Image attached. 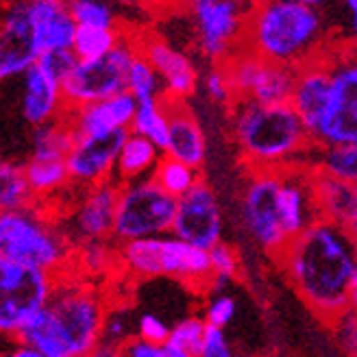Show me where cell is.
Returning a JSON list of instances; mask_svg holds the SVG:
<instances>
[{
  "label": "cell",
  "instance_id": "obj_13",
  "mask_svg": "<svg viewBox=\"0 0 357 357\" xmlns=\"http://www.w3.org/2000/svg\"><path fill=\"white\" fill-rule=\"evenodd\" d=\"M329 63L331 94L316 144H351L357 142V50L329 52Z\"/></svg>",
  "mask_w": 357,
  "mask_h": 357
},
{
  "label": "cell",
  "instance_id": "obj_39",
  "mask_svg": "<svg viewBox=\"0 0 357 357\" xmlns=\"http://www.w3.org/2000/svg\"><path fill=\"white\" fill-rule=\"evenodd\" d=\"M133 329H137V323H133L131 310L127 307L107 310L105 325H102V342L124 347L129 340H133Z\"/></svg>",
  "mask_w": 357,
  "mask_h": 357
},
{
  "label": "cell",
  "instance_id": "obj_46",
  "mask_svg": "<svg viewBox=\"0 0 357 357\" xmlns=\"http://www.w3.org/2000/svg\"><path fill=\"white\" fill-rule=\"evenodd\" d=\"M337 335H340V340L347 349V353L351 357H357V316L349 310L344 316H340L333 323Z\"/></svg>",
  "mask_w": 357,
  "mask_h": 357
},
{
  "label": "cell",
  "instance_id": "obj_51",
  "mask_svg": "<svg viewBox=\"0 0 357 357\" xmlns=\"http://www.w3.org/2000/svg\"><path fill=\"white\" fill-rule=\"evenodd\" d=\"M344 7L349 11V20H351V29H353V38L357 44V0H344Z\"/></svg>",
  "mask_w": 357,
  "mask_h": 357
},
{
  "label": "cell",
  "instance_id": "obj_26",
  "mask_svg": "<svg viewBox=\"0 0 357 357\" xmlns=\"http://www.w3.org/2000/svg\"><path fill=\"white\" fill-rule=\"evenodd\" d=\"M162 149H159L153 139L146 135H139L135 131H129L127 139H124L122 151L118 155V166L114 178L120 183L135 181V178L151 176L162 162Z\"/></svg>",
  "mask_w": 357,
  "mask_h": 357
},
{
  "label": "cell",
  "instance_id": "obj_23",
  "mask_svg": "<svg viewBox=\"0 0 357 357\" xmlns=\"http://www.w3.org/2000/svg\"><path fill=\"white\" fill-rule=\"evenodd\" d=\"M166 105H168L170 127H168V144L164 155H170L178 159V162L190 164L194 168H201L205 164L207 142L199 120L192 116L183 100H174L166 96Z\"/></svg>",
  "mask_w": 357,
  "mask_h": 357
},
{
  "label": "cell",
  "instance_id": "obj_32",
  "mask_svg": "<svg viewBox=\"0 0 357 357\" xmlns=\"http://www.w3.org/2000/svg\"><path fill=\"white\" fill-rule=\"evenodd\" d=\"M168 127H170V118H168L166 96L137 100V112H135V118L131 124V131H135L139 135H146L159 149L166 151Z\"/></svg>",
  "mask_w": 357,
  "mask_h": 357
},
{
  "label": "cell",
  "instance_id": "obj_24",
  "mask_svg": "<svg viewBox=\"0 0 357 357\" xmlns=\"http://www.w3.org/2000/svg\"><path fill=\"white\" fill-rule=\"evenodd\" d=\"M31 13L42 52L73 48L79 24L68 9V0H31Z\"/></svg>",
  "mask_w": 357,
  "mask_h": 357
},
{
  "label": "cell",
  "instance_id": "obj_4",
  "mask_svg": "<svg viewBox=\"0 0 357 357\" xmlns=\"http://www.w3.org/2000/svg\"><path fill=\"white\" fill-rule=\"evenodd\" d=\"M118 261L127 273L142 279L168 277L194 288H203L211 281V259L207 248L194 246L174 236L172 231L164 236L118 244Z\"/></svg>",
  "mask_w": 357,
  "mask_h": 357
},
{
  "label": "cell",
  "instance_id": "obj_12",
  "mask_svg": "<svg viewBox=\"0 0 357 357\" xmlns=\"http://www.w3.org/2000/svg\"><path fill=\"white\" fill-rule=\"evenodd\" d=\"M222 66L227 68L231 85H234L236 100L246 98L266 105L290 102L296 83L294 68L264 59L248 48L238 50Z\"/></svg>",
  "mask_w": 357,
  "mask_h": 357
},
{
  "label": "cell",
  "instance_id": "obj_17",
  "mask_svg": "<svg viewBox=\"0 0 357 357\" xmlns=\"http://www.w3.org/2000/svg\"><path fill=\"white\" fill-rule=\"evenodd\" d=\"M131 129H118L102 135H77L68 153L70 181L77 188H89L109 181L116 174L118 155Z\"/></svg>",
  "mask_w": 357,
  "mask_h": 357
},
{
  "label": "cell",
  "instance_id": "obj_28",
  "mask_svg": "<svg viewBox=\"0 0 357 357\" xmlns=\"http://www.w3.org/2000/svg\"><path fill=\"white\" fill-rule=\"evenodd\" d=\"M307 166L312 170L325 172L331 176L342 178V181L357 185V142L351 144H314Z\"/></svg>",
  "mask_w": 357,
  "mask_h": 357
},
{
  "label": "cell",
  "instance_id": "obj_27",
  "mask_svg": "<svg viewBox=\"0 0 357 357\" xmlns=\"http://www.w3.org/2000/svg\"><path fill=\"white\" fill-rule=\"evenodd\" d=\"M15 342L31 344L38 351H42L46 357H73V351H70L68 342L63 340V335L57 327V320L48 305L38 316H33L29 320L24 329L17 333Z\"/></svg>",
  "mask_w": 357,
  "mask_h": 357
},
{
  "label": "cell",
  "instance_id": "obj_29",
  "mask_svg": "<svg viewBox=\"0 0 357 357\" xmlns=\"http://www.w3.org/2000/svg\"><path fill=\"white\" fill-rule=\"evenodd\" d=\"M75 144V129L63 118L33 129L31 159H66Z\"/></svg>",
  "mask_w": 357,
  "mask_h": 357
},
{
  "label": "cell",
  "instance_id": "obj_49",
  "mask_svg": "<svg viewBox=\"0 0 357 357\" xmlns=\"http://www.w3.org/2000/svg\"><path fill=\"white\" fill-rule=\"evenodd\" d=\"M5 357H46L42 351H38L31 344H24V342H17V347L13 351H9Z\"/></svg>",
  "mask_w": 357,
  "mask_h": 357
},
{
  "label": "cell",
  "instance_id": "obj_25",
  "mask_svg": "<svg viewBox=\"0 0 357 357\" xmlns=\"http://www.w3.org/2000/svg\"><path fill=\"white\" fill-rule=\"evenodd\" d=\"M314 190L320 216L347 225L357 213V185L314 170Z\"/></svg>",
  "mask_w": 357,
  "mask_h": 357
},
{
  "label": "cell",
  "instance_id": "obj_42",
  "mask_svg": "<svg viewBox=\"0 0 357 357\" xmlns=\"http://www.w3.org/2000/svg\"><path fill=\"white\" fill-rule=\"evenodd\" d=\"M77 248H79V259L87 273H102L105 268H109L112 259L118 257V251L114 253L107 240L83 242Z\"/></svg>",
  "mask_w": 357,
  "mask_h": 357
},
{
  "label": "cell",
  "instance_id": "obj_18",
  "mask_svg": "<svg viewBox=\"0 0 357 357\" xmlns=\"http://www.w3.org/2000/svg\"><path fill=\"white\" fill-rule=\"evenodd\" d=\"M279 213L288 238H296L320 220V209L314 190V170L310 166H292L281 170Z\"/></svg>",
  "mask_w": 357,
  "mask_h": 357
},
{
  "label": "cell",
  "instance_id": "obj_2",
  "mask_svg": "<svg viewBox=\"0 0 357 357\" xmlns=\"http://www.w3.org/2000/svg\"><path fill=\"white\" fill-rule=\"evenodd\" d=\"M231 107V131L248 168L285 170L307 166L316 142L292 102L266 105L238 98Z\"/></svg>",
  "mask_w": 357,
  "mask_h": 357
},
{
  "label": "cell",
  "instance_id": "obj_22",
  "mask_svg": "<svg viewBox=\"0 0 357 357\" xmlns=\"http://www.w3.org/2000/svg\"><path fill=\"white\" fill-rule=\"evenodd\" d=\"M20 79H22L20 114L24 122H29L33 129L66 116L68 107H66L61 83L50 79L38 63L31 70H26L24 77Z\"/></svg>",
  "mask_w": 357,
  "mask_h": 357
},
{
  "label": "cell",
  "instance_id": "obj_5",
  "mask_svg": "<svg viewBox=\"0 0 357 357\" xmlns=\"http://www.w3.org/2000/svg\"><path fill=\"white\" fill-rule=\"evenodd\" d=\"M73 242L46 213L31 205L0 213V257H9L26 266L59 273L70 259Z\"/></svg>",
  "mask_w": 357,
  "mask_h": 357
},
{
  "label": "cell",
  "instance_id": "obj_43",
  "mask_svg": "<svg viewBox=\"0 0 357 357\" xmlns=\"http://www.w3.org/2000/svg\"><path fill=\"white\" fill-rule=\"evenodd\" d=\"M236 316V298L234 296H229V294H213L207 303V307H205V320H207V325H213V327H220L225 329L231 320H234Z\"/></svg>",
  "mask_w": 357,
  "mask_h": 357
},
{
  "label": "cell",
  "instance_id": "obj_37",
  "mask_svg": "<svg viewBox=\"0 0 357 357\" xmlns=\"http://www.w3.org/2000/svg\"><path fill=\"white\" fill-rule=\"evenodd\" d=\"M209 259H211V281L207 288H211L213 294H218V292H222L225 285L238 275L240 257L231 244L218 242L216 246L209 248Z\"/></svg>",
  "mask_w": 357,
  "mask_h": 357
},
{
  "label": "cell",
  "instance_id": "obj_36",
  "mask_svg": "<svg viewBox=\"0 0 357 357\" xmlns=\"http://www.w3.org/2000/svg\"><path fill=\"white\" fill-rule=\"evenodd\" d=\"M127 89L137 98V100H144V98H155V96H164V83L162 77L157 75V70L153 68V63L137 52V57L131 63L129 70V83Z\"/></svg>",
  "mask_w": 357,
  "mask_h": 357
},
{
  "label": "cell",
  "instance_id": "obj_19",
  "mask_svg": "<svg viewBox=\"0 0 357 357\" xmlns=\"http://www.w3.org/2000/svg\"><path fill=\"white\" fill-rule=\"evenodd\" d=\"M329 94H331V63H329V52H323L318 59L296 70V83L290 98L292 107L301 116V120L305 122L314 142L320 127H323Z\"/></svg>",
  "mask_w": 357,
  "mask_h": 357
},
{
  "label": "cell",
  "instance_id": "obj_53",
  "mask_svg": "<svg viewBox=\"0 0 357 357\" xmlns=\"http://www.w3.org/2000/svg\"><path fill=\"white\" fill-rule=\"evenodd\" d=\"M283 3H296V5H305V7H320L327 0H283Z\"/></svg>",
  "mask_w": 357,
  "mask_h": 357
},
{
  "label": "cell",
  "instance_id": "obj_40",
  "mask_svg": "<svg viewBox=\"0 0 357 357\" xmlns=\"http://www.w3.org/2000/svg\"><path fill=\"white\" fill-rule=\"evenodd\" d=\"M79 63V57L75 55L73 48H55V50H44L40 59H38V66L44 70V73L55 79L57 83L63 85V81L73 75V70L77 68Z\"/></svg>",
  "mask_w": 357,
  "mask_h": 357
},
{
  "label": "cell",
  "instance_id": "obj_48",
  "mask_svg": "<svg viewBox=\"0 0 357 357\" xmlns=\"http://www.w3.org/2000/svg\"><path fill=\"white\" fill-rule=\"evenodd\" d=\"M85 357H122V347L109 344V342H100L94 351H89Z\"/></svg>",
  "mask_w": 357,
  "mask_h": 357
},
{
  "label": "cell",
  "instance_id": "obj_31",
  "mask_svg": "<svg viewBox=\"0 0 357 357\" xmlns=\"http://www.w3.org/2000/svg\"><path fill=\"white\" fill-rule=\"evenodd\" d=\"M35 203H38V199H35V194L31 190L24 164L5 159L0 164V209L15 211V209L31 207Z\"/></svg>",
  "mask_w": 357,
  "mask_h": 357
},
{
  "label": "cell",
  "instance_id": "obj_7",
  "mask_svg": "<svg viewBox=\"0 0 357 357\" xmlns=\"http://www.w3.org/2000/svg\"><path fill=\"white\" fill-rule=\"evenodd\" d=\"M55 285V273L0 257V331L15 340L29 320L50 303Z\"/></svg>",
  "mask_w": 357,
  "mask_h": 357
},
{
  "label": "cell",
  "instance_id": "obj_54",
  "mask_svg": "<svg viewBox=\"0 0 357 357\" xmlns=\"http://www.w3.org/2000/svg\"><path fill=\"white\" fill-rule=\"evenodd\" d=\"M347 229H349V234H351V238L355 240V244H357V213H355V216L344 225Z\"/></svg>",
  "mask_w": 357,
  "mask_h": 357
},
{
  "label": "cell",
  "instance_id": "obj_30",
  "mask_svg": "<svg viewBox=\"0 0 357 357\" xmlns=\"http://www.w3.org/2000/svg\"><path fill=\"white\" fill-rule=\"evenodd\" d=\"M24 168H26L31 190L38 201L48 199V196L61 192L63 188L73 185L66 159H31L29 157Z\"/></svg>",
  "mask_w": 357,
  "mask_h": 357
},
{
  "label": "cell",
  "instance_id": "obj_6",
  "mask_svg": "<svg viewBox=\"0 0 357 357\" xmlns=\"http://www.w3.org/2000/svg\"><path fill=\"white\" fill-rule=\"evenodd\" d=\"M174 216L176 196L159 185L153 174L120 183L114 240L122 244L139 238L170 234Z\"/></svg>",
  "mask_w": 357,
  "mask_h": 357
},
{
  "label": "cell",
  "instance_id": "obj_15",
  "mask_svg": "<svg viewBox=\"0 0 357 357\" xmlns=\"http://www.w3.org/2000/svg\"><path fill=\"white\" fill-rule=\"evenodd\" d=\"M81 190L83 194L79 196L75 209L70 211V218L63 229L68 240L79 246L83 242L114 238L120 181L109 178V181Z\"/></svg>",
  "mask_w": 357,
  "mask_h": 357
},
{
  "label": "cell",
  "instance_id": "obj_41",
  "mask_svg": "<svg viewBox=\"0 0 357 357\" xmlns=\"http://www.w3.org/2000/svg\"><path fill=\"white\" fill-rule=\"evenodd\" d=\"M203 92L213 102H220V105H234L236 102L234 85H231L229 73L222 63H213V68L203 77Z\"/></svg>",
  "mask_w": 357,
  "mask_h": 357
},
{
  "label": "cell",
  "instance_id": "obj_56",
  "mask_svg": "<svg viewBox=\"0 0 357 357\" xmlns=\"http://www.w3.org/2000/svg\"><path fill=\"white\" fill-rule=\"evenodd\" d=\"M353 288H357V257H355V275H353Z\"/></svg>",
  "mask_w": 357,
  "mask_h": 357
},
{
  "label": "cell",
  "instance_id": "obj_16",
  "mask_svg": "<svg viewBox=\"0 0 357 357\" xmlns=\"http://www.w3.org/2000/svg\"><path fill=\"white\" fill-rule=\"evenodd\" d=\"M222 209L216 192L205 181H199L188 194L176 199V216L172 234L181 240L209 248L222 242Z\"/></svg>",
  "mask_w": 357,
  "mask_h": 357
},
{
  "label": "cell",
  "instance_id": "obj_52",
  "mask_svg": "<svg viewBox=\"0 0 357 357\" xmlns=\"http://www.w3.org/2000/svg\"><path fill=\"white\" fill-rule=\"evenodd\" d=\"M149 3H155V0H114V5L118 9H135V7H144Z\"/></svg>",
  "mask_w": 357,
  "mask_h": 357
},
{
  "label": "cell",
  "instance_id": "obj_20",
  "mask_svg": "<svg viewBox=\"0 0 357 357\" xmlns=\"http://www.w3.org/2000/svg\"><path fill=\"white\" fill-rule=\"evenodd\" d=\"M137 48L153 63L157 75L162 77L164 96L174 100H185L196 92V87H199V73H196L192 59L183 50L174 48L172 44L159 38L137 40Z\"/></svg>",
  "mask_w": 357,
  "mask_h": 357
},
{
  "label": "cell",
  "instance_id": "obj_14",
  "mask_svg": "<svg viewBox=\"0 0 357 357\" xmlns=\"http://www.w3.org/2000/svg\"><path fill=\"white\" fill-rule=\"evenodd\" d=\"M42 48L35 33L31 0H5L0 24V79H20L38 63Z\"/></svg>",
  "mask_w": 357,
  "mask_h": 357
},
{
  "label": "cell",
  "instance_id": "obj_10",
  "mask_svg": "<svg viewBox=\"0 0 357 357\" xmlns=\"http://www.w3.org/2000/svg\"><path fill=\"white\" fill-rule=\"evenodd\" d=\"M196 44L213 63H225L244 48L248 11L244 0H185Z\"/></svg>",
  "mask_w": 357,
  "mask_h": 357
},
{
  "label": "cell",
  "instance_id": "obj_50",
  "mask_svg": "<svg viewBox=\"0 0 357 357\" xmlns=\"http://www.w3.org/2000/svg\"><path fill=\"white\" fill-rule=\"evenodd\" d=\"M164 355H166V357H194L188 349L178 347V344H174V342H170V340L164 342Z\"/></svg>",
  "mask_w": 357,
  "mask_h": 357
},
{
  "label": "cell",
  "instance_id": "obj_38",
  "mask_svg": "<svg viewBox=\"0 0 357 357\" xmlns=\"http://www.w3.org/2000/svg\"><path fill=\"white\" fill-rule=\"evenodd\" d=\"M205 335H207V320L199 318V316H188V318L178 320V323L170 329L168 340L188 349L196 357L199 351L203 349Z\"/></svg>",
  "mask_w": 357,
  "mask_h": 357
},
{
  "label": "cell",
  "instance_id": "obj_9",
  "mask_svg": "<svg viewBox=\"0 0 357 357\" xmlns=\"http://www.w3.org/2000/svg\"><path fill=\"white\" fill-rule=\"evenodd\" d=\"M137 52V40H129L122 35L118 46L112 48L107 55L98 59H79L73 75L61 85L68 112L127 92L129 70Z\"/></svg>",
  "mask_w": 357,
  "mask_h": 357
},
{
  "label": "cell",
  "instance_id": "obj_33",
  "mask_svg": "<svg viewBox=\"0 0 357 357\" xmlns=\"http://www.w3.org/2000/svg\"><path fill=\"white\" fill-rule=\"evenodd\" d=\"M153 176L166 192H170L172 196H176V199H181L183 194H188L196 183L201 181V168H194L190 164L178 162V159H174L170 155H164L162 162L157 164Z\"/></svg>",
  "mask_w": 357,
  "mask_h": 357
},
{
  "label": "cell",
  "instance_id": "obj_34",
  "mask_svg": "<svg viewBox=\"0 0 357 357\" xmlns=\"http://www.w3.org/2000/svg\"><path fill=\"white\" fill-rule=\"evenodd\" d=\"M122 31L120 29H109V26H85L79 24L77 35H75V44L73 50L75 55L83 59H98L107 55L112 48L118 46L122 40Z\"/></svg>",
  "mask_w": 357,
  "mask_h": 357
},
{
  "label": "cell",
  "instance_id": "obj_44",
  "mask_svg": "<svg viewBox=\"0 0 357 357\" xmlns=\"http://www.w3.org/2000/svg\"><path fill=\"white\" fill-rule=\"evenodd\" d=\"M170 329L166 325V320H162L155 314H142L137 318V329H135V335L144 337L149 342H157V344H164L168 337H170Z\"/></svg>",
  "mask_w": 357,
  "mask_h": 357
},
{
  "label": "cell",
  "instance_id": "obj_47",
  "mask_svg": "<svg viewBox=\"0 0 357 357\" xmlns=\"http://www.w3.org/2000/svg\"><path fill=\"white\" fill-rule=\"evenodd\" d=\"M122 357H166L164 355V344L149 342L144 337L135 335L122 347Z\"/></svg>",
  "mask_w": 357,
  "mask_h": 357
},
{
  "label": "cell",
  "instance_id": "obj_55",
  "mask_svg": "<svg viewBox=\"0 0 357 357\" xmlns=\"http://www.w3.org/2000/svg\"><path fill=\"white\" fill-rule=\"evenodd\" d=\"M355 316H357V288H353V294H351V307H349Z\"/></svg>",
  "mask_w": 357,
  "mask_h": 357
},
{
  "label": "cell",
  "instance_id": "obj_35",
  "mask_svg": "<svg viewBox=\"0 0 357 357\" xmlns=\"http://www.w3.org/2000/svg\"><path fill=\"white\" fill-rule=\"evenodd\" d=\"M68 9L77 24L120 29V15L114 0H68Z\"/></svg>",
  "mask_w": 357,
  "mask_h": 357
},
{
  "label": "cell",
  "instance_id": "obj_21",
  "mask_svg": "<svg viewBox=\"0 0 357 357\" xmlns=\"http://www.w3.org/2000/svg\"><path fill=\"white\" fill-rule=\"evenodd\" d=\"M135 112L137 98L127 89L105 100L70 109L66 112V120L73 124L77 135H102L118 129H131Z\"/></svg>",
  "mask_w": 357,
  "mask_h": 357
},
{
  "label": "cell",
  "instance_id": "obj_3",
  "mask_svg": "<svg viewBox=\"0 0 357 357\" xmlns=\"http://www.w3.org/2000/svg\"><path fill=\"white\" fill-rule=\"evenodd\" d=\"M244 48L298 70L325 52V24L316 7L257 0L248 11Z\"/></svg>",
  "mask_w": 357,
  "mask_h": 357
},
{
  "label": "cell",
  "instance_id": "obj_11",
  "mask_svg": "<svg viewBox=\"0 0 357 357\" xmlns=\"http://www.w3.org/2000/svg\"><path fill=\"white\" fill-rule=\"evenodd\" d=\"M281 170H251L240 194V220L246 234L275 259L288 246L290 238L279 213Z\"/></svg>",
  "mask_w": 357,
  "mask_h": 357
},
{
  "label": "cell",
  "instance_id": "obj_1",
  "mask_svg": "<svg viewBox=\"0 0 357 357\" xmlns=\"http://www.w3.org/2000/svg\"><path fill=\"white\" fill-rule=\"evenodd\" d=\"M355 257L357 244L349 229L320 218L292 238L277 261L305 305L333 325L351 307Z\"/></svg>",
  "mask_w": 357,
  "mask_h": 357
},
{
  "label": "cell",
  "instance_id": "obj_8",
  "mask_svg": "<svg viewBox=\"0 0 357 357\" xmlns=\"http://www.w3.org/2000/svg\"><path fill=\"white\" fill-rule=\"evenodd\" d=\"M73 357H85L102 342L107 307L100 294L79 281H59L48 303Z\"/></svg>",
  "mask_w": 357,
  "mask_h": 357
},
{
  "label": "cell",
  "instance_id": "obj_45",
  "mask_svg": "<svg viewBox=\"0 0 357 357\" xmlns=\"http://www.w3.org/2000/svg\"><path fill=\"white\" fill-rule=\"evenodd\" d=\"M196 357H236L234 351H231V347H229V342H227L225 329L207 325V335H205L203 349L199 351V355H196Z\"/></svg>",
  "mask_w": 357,
  "mask_h": 357
}]
</instances>
